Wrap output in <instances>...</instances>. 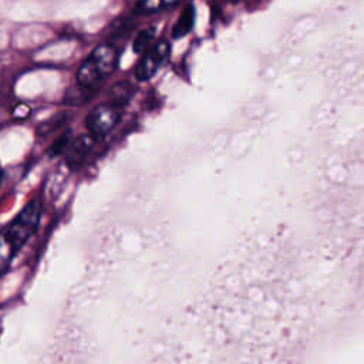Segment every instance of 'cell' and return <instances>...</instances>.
Masks as SVG:
<instances>
[{"label": "cell", "instance_id": "cell-1", "mask_svg": "<svg viewBox=\"0 0 364 364\" xmlns=\"http://www.w3.org/2000/svg\"><path fill=\"white\" fill-rule=\"evenodd\" d=\"M40 216L41 202L38 198H34L0 230V276L9 269L14 256L36 232Z\"/></svg>", "mask_w": 364, "mask_h": 364}, {"label": "cell", "instance_id": "cell-2", "mask_svg": "<svg viewBox=\"0 0 364 364\" xmlns=\"http://www.w3.org/2000/svg\"><path fill=\"white\" fill-rule=\"evenodd\" d=\"M117 63L118 51L112 44L97 46L77 71L78 84L88 88L95 87L115 70Z\"/></svg>", "mask_w": 364, "mask_h": 364}, {"label": "cell", "instance_id": "cell-3", "mask_svg": "<svg viewBox=\"0 0 364 364\" xmlns=\"http://www.w3.org/2000/svg\"><path fill=\"white\" fill-rule=\"evenodd\" d=\"M121 119V108L108 102L94 107L87 117V128L94 138L105 136Z\"/></svg>", "mask_w": 364, "mask_h": 364}, {"label": "cell", "instance_id": "cell-4", "mask_svg": "<svg viewBox=\"0 0 364 364\" xmlns=\"http://www.w3.org/2000/svg\"><path fill=\"white\" fill-rule=\"evenodd\" d=\"M169 51L171 46L166 40H161L151 48H148L135 68V78L138 81L149 80L165 63V60L169 55Z\"/></svg>", "mask_w": 364, "mask_h": 364}, {"label": "cell", "instance_id": "cell-5", "mask_svg": "<svg viewBox=\"0 0 364 364\" xmlns=\"http://www.w3.org/2000/svg\"><path fill=\"white\" fill-rule=\"evenodd\" d=\"M92 146H94V136L91 134L78 136L70 146H67L68 148L67 162L70 165L80 164L88 155V152L92 149Z\"/></svg>", "mask_w": 364, "mask_h": 364}, {"label": "cell", "instance_id": "cell-6", "mask_svg": "<svg viewBox=\"0 0 364 364\" xmlns=\"http://www.w3.org/2000/svg\"><path fill=\"white\" fill-rule=\"evenodd\" d=\"M193 21H195V7H193V4H188L179 14L176 23L173 24L172 37L181 38V37L186 36L192 30Z\"/></svg>", "mask_w": 364, "mask_h": 364}, {"label": "cell", "instance_id": "cell-7", "mask_svg": "<svg viewBox=\"0 0 364 364\" xmlns=\"http://www.w3.org/2000/svg\"><path fill=\"white\" fill-rule=\"evenodd\" d=\"M134 94V87L129 82H118L111 88L109 92V102L119 107L124 105Z\"/></svg>", "mask_w": 364, "mask_h": 364}, {"label": "cell", "instance_id": "cell-8", "mask_svg": "<svg viewBox=\"0 0 364 364\" xmlns=\"http://www.w3.org/2000/svg\"><path fill=\"white\" fill-rule=\"evenodd\" d=\"M179 0H139L136 4L138 13H155L158 10H162L164 7L172 6L178 3Z\"/></svg>", "mask_w": 364, "mask_h": 364}, {"label": "cell", "instance_id": "cell-9", "mask_svg": "<svg viewBox=\"0 0 364 364\" xmlns=\"http://www.w3.org/2000/svg\"><path fill=\"white\" fill-rule=\"evenodd\" d=\"M154 40V30L152 28H145L138 33L135 41H134V51L135 53H145L151 43Z\"/></svg>", "mask_w": 364, "mask_h": 364}, {"label": "cell", "instance_id": "cell-10", "mask_svg": "<svg viewBox=\"0 0 364 364\" xmlns=\"http://www.w3.org/2000/svg\"><path fill=\"white\" fill-rule=\"evenodd\" d=\"M68 136H67V134H64L60 139H57L55 142H54V145H53V152L54 154H60V152H63L67 146H68Z\"/></svg>", "mask_w": 364, "mask_h": 364}]
</instances>
